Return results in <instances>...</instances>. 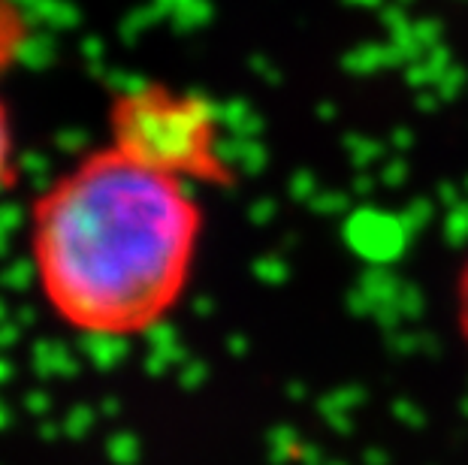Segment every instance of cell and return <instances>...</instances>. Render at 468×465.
<instances>
[{"label": "cell", "instance_id": "obj_4", "mask_svg": "<svg viewBox=\"0 0 468 465\" xmlns=\"http://www.w3.org/2000/svg\"><path fill=\"white\" fill-rule=\"evenodd\" d=\"M456 323H460V333L468 344V263L463 266L460 281H456Z\"/></svg>", "mask_w": 468, "mask_h": 465}, {"label": "cell", "instance_id": "obj_2", "mask_svg": "<svg viewBox=\"0 0 468 465\" xmlns=\"http://www.w3.org/2000/svg\"><path fill=\"white\" fill-rule=\"evenodd\" d=\"M109 143L191 185H218L230 175L212 103L169 85H143L118 97Z\"/></svg>", "mask_w": 468, "mask_h": 465}, {"label": "cell", "instance_id": "obj_3", "mask_svg": "<svg viewBox=\"0 0 468 465\" xmlns=\"http://www.w3.org/2000/svg\"><path fill=\"white\" fill-rule=\"evenodd\" d=\"M13 175V133H9V118L0 106V187Z\"/></svg>", "mask_w": 468, "mask_h": 465}, {"label": "cell", "instance_id": "obj_1", "mask_svg": "<svg viewBox=\"0 0 468 465\" xmlns=\"http://www.w3.org/2000/svg\"><path fill=\"white\" fill-rule=\"evenodd\" d=\"M200 233L191 182L109 143L37 196L31 263L39 293L79 333H145L182 300Z\"/></svg>", "mask_w": 468, "mask_h": 465}]
</instances>
